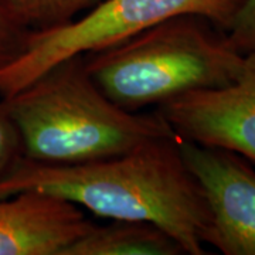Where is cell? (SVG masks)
Segmentation results:
<instances>
[{"instance_id":"obj_7","label":"cell","mask_w":255,"mask_h":255,"mask_svg":"<svg viewBox=\"0 0 255 255\" xmlns=\"http://www.w3.org/2000/svg\"><path fill=\"white\" fill-rule=\"evenodd\" d=\"M92 226L81 207L51 194L0 197V255H61Z\"/></svg>"},{"instance_id":"obj_2","label":"cell","mask_w":255,"mask_h":255,"mask_svg":"<svg viewBox=\"0 0 255 255\" xmlns=\"http://www.w3.org/2000/svg\"><path fill=\"white\" fill-rule=\"evenodd\" d=\"M4 102L24 156L41 163H87L176 135L156 111L129 112L112 102L91 78L84 55L57 64Z\"/></svg>"},{"instance_id":"obj_4","label":"cell","mask_w":255,"mask_h":255,"mask_svg":"<svg viewBox=\"0 0 255 255\" xmlns=\"http://www.w3.org/2000/svg\"><path fill=\"white\" fill-rule=\"evenodd\" d=\"M247 0H102L61 27L31 31L24 53L0 70V98L6 100L75 55L107 47L177 16H200L228 33Z\"/></svg>"},{"instance_id":"obj_3","label":"cell","mask_w":255,"mask_h":255,"mask_svg":"<svg viewBox=\"0 0 255 255\" xmlns=\"http://www.w3.org/2000/svg\"><path fill=\"white\" fill-rule=\"evenodd\" d=\"M94 82L129 112L160 107L183 94L236 80L244 54L228 33L200 16H177L84 55Z\"/></svg>"},{"instance_id":"obj_8","label":"cell","mask_w":255,"mask_h":255,"mask_svg":"<svg viewBox=\"0 0 255 255\" xmlns=\"http://www.w3.org/2000/svg\"><path fill=\"white\" fill-rule=\"evenodd\" d=\"M179 243L162 228L143 221L111 220L92 226L61 255H183Z\"/></svg>"},{"instance_id":"obj_10","label":"cell","mask_w":255,"mask_h":255,"mask_svg":"<svg viewBox=\"0 0 255 255\" xmlns=\"http://www.w3.org/2000/svg\"><path fill=\"white\" fill-rule=\"evenodd\" d=\"M31 31L13 3L0 0V70L24 53Z\"/></svg>"},{"instance_id":"obj_9","label":"cell","mask_w":255,"mask_h":255,"mask_svg":"<svg viewBox=\"0 0 255 255\" xmlns=\"http://www.w3.org/2000/svg\"><path fill=\"white\" fill-rule=\"evenodd\" d=\"M33 31L61 27L102 0H10Z\"/></svg>"},{"instance_id":"obj_11","label":"cell","mask_w":255,"mask_h":255,"mask_svg":"<svg viewBox=\"0 0 255 255\" xmlns=\"http://www.w3.org/2000/svg\"><path fill=\"white\" fill-rule=\"evenodd\" d=\"M24 156L23 142L17 125L10 115L4 100L0 98V177Z\"/></svg>"},{"instance_id":"obj_6","label":"cell","mask_w":255,"mask_h":255,"mask_svg":"<svg viewBox=\"0 0 255 255\" xmlns=\"http://www.w3.org/2000/svg\"><path fill=\"white\" fill-rule=\"evenodd\" d=\"M156 112L180 139L223 147L255 162V50L244 54L233 82L183 94Z\"/></svg>"},{"instance_id":"obj_5","label":"cell","mask_w":255,"mask_h":255,"mask_svg":"<svg viewBox=\"0 0 255 255\" xmlns=\"http://www.w3.org/2000/svg\"><path fill=\"white\" fill-rule=\"evenodd\" d=\"M179 147L209 206L204 246L224 255H255V170L251 164L236 152L180 137Z\"/></svg>"},{"instance_id":"obj_1","label":"cell","mask_w":255,"mask_h":255,"mask_svg":"<svg viewBox=\"0 0 255 255\" xmlns=\"http://www.w3.org/2000/svg\"><path fill=\"white\" fill-rule=\"evenodd\" d=\"M23 191L51 194L102 219L150 223L184 254H206L210 210L183 160L177 135L87 163L47 164L23 156L0 177V197Z\"/></svg>"},{"instance_id":"obj_12","label":"cell","mask_w":255,"mask_h":255,"mask_svg":"<svg viewBox=\"0 0 255 255\" xmlns=\"http://www.w3.org/2000/svg\"><path fill=\"white\" fill-rule=\"evenodd\" d=\"M228 40L241 54L255 50V0H247L240 11L233 28L228 31Z\"/></svg>"}]
</instances>
